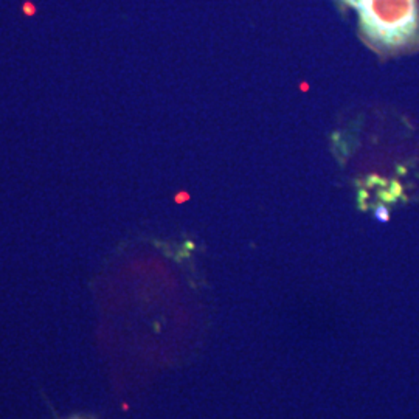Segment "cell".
Returning <instances> with one entry per match:
<instances>
[{
  "instance_id": "1",
  "label": "cell",
  "mask_w": 419,
  "mask_h": 419,
  "mask_svg": "<svg viewBox=\"0 0 419 419\" xmlns=\"http://www.w3.org/2000/svg\"><path fill=\"white\" fill-rule=\"evenodd\" d=\"M354 6L361 36L380 55L393 56L419 49L418 0H340Z\"/></svg>"
}]
</instances>
